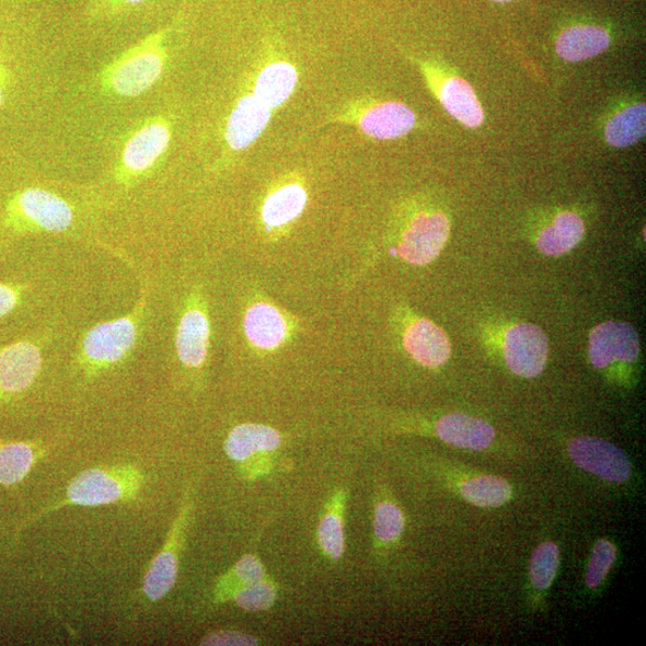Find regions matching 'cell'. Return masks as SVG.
<instances>
[{"mask_svg":"<svg viewBox=\"0 0 646 646\" xmlns=\"http://www.w3.org/2000/svg\"><path fill=\"white\" fill-rule=\"evenodd\" d=\"M407 353L424 367H441L451 355L446 333L429 320H419L407 330L404 338Z\"/></svg>","mask_w":646,"mask_h":646,"instance_id":"5bb4252c","label":"cell"},{"mask_svg":"<svg viewBox=\"0 0 646 646\" xmlns=\"http://www.w3.org/2000/svg\"><path fill=\"white\" fill-rule=\"evenodd\" d=\"M449 234L450 223L443 214H422L406 230L399 253L412 265H428L441 254Z\"/></svg>","mask_w":646,"mask_h":646,"instance_id":"30bf717a","label":"cell"},{"mask_svg":"<svg viewBox=\"0 0 646 646\" xmlns=\"http://www.w3.org/2000/svg\"><path fill=\"white\" fill-rule=\"evenodd\" d=\"M405 519L402 510L395 504L383 501L374 510L373 532L379 540L390 544L402 537Z\"/></svg>","mask_w":646,"mask_h":646,"instance_id":"f546056e","label":"cell"},{"mask_svg":"<svg viewBox=\"0 0 646 646\" xmlns=\"http://www.w3.org/2000/svg\"><path fill=\"white\" fill-rule=\"evenodd\" d=\"M422 65V64H420ZM423 72L435 90L446 111L458 122L468 127H480L484 122V112L472 86L461 79L439 80L429 65H422Z\"/></svg>","mask_w":646,"mask_h":646,"instance_id":"8fae6325","label":"cell"},{"mask_svg":"<svg viewBox=\"0 0 646 646\" xmlns=\"http://www.w3.org/2000/svg\"><path fill=\"white\" fill-rule=\"evenodd\" d=\"M73 222L71 206L42 188L24 189L14 196L0 217V244L33 232H61Z\"/></svg>","mask_w":646,"mask_h":646,"instance_id":"3957f363","label":"cell"},{"mask_svg":"<svg viewBox=\"0 0 646 646\" xmlns=\"http://www.w3.org/2000/svg\"><path fill=\"white\" fill-rule=\"evenodd\" d=\"M568 454L577 468L603 481L623 484L630 480L632 468L625 452L601 438H575L568 445Z\"/></svg>","mask_w":646,"mask_h":646,"instance_id":"52a82bcc","label":"cell"},{"mask_svg":"<svg viewBox=\"0 0 646 646\" xmlns=\"http://www.w3.org/2000/svg\"><path fill=\"white\" fill-rule=\"evenodd\" d=\"M170 129L163 124H152L138 132L124 152V163L129 172L140 173L150 168L170 145Z\"/></svg>","mask_w":646,"mask_h":646,"instance_id":"d6986e66","label":"cell"},{"mask_svg":"<svg viewBox=\"0 0 646 646\" xmlns=\"http://www.w3.org/2000/svg\"><path fill=\"white\" fill-rule=\"evenodd\" d=\"M308 201L307 189L299 183H289L275 189L266 198L262 217L268 228H281L299 218Z\"/></svg>","mask_w":646,"mask_h":646,"instance_id":"7402d4cb","label":"cell"},{"mask_svg":"<svg viewBox=\"0 0 646 646\" xmlns=\"http://www.w3.org/2000/svg\"><path fill=\"white\" fill-rule=\"evenodd\" d=\"M330 122L354 126L372 139L393 140L408 135L416 127L417 118L402 102L354 100L335 112Z\"/></svg>","mask_w":646,"mask_h":646,"instance_id":"277c9868","label":"cell"},{"mask_svg":"<svg viewBox=\"0 0 646 646\" xmlns=\"http://www.w3.org/2000/svg\"><path fill=\"white\" fill-rule=\"evenodd\" d=\"M560 567V549L554 542H544L534 552L529 563V576L534 588L549 589Z\"/></svg>","mask_w":646,"mask_h":646,"instance_id":"83f0119b","label":"cell"},{"mask_svg":"<svg viewBox=\"0 0 646 646\" xmlns=\"http://www.w3.org/2000/svg\"><path fill=\"white\" fill-rule=\"evenodd\" d=\"M645 103H637L613 116L605 126L604 137L614 148H628L638 143L645 136Z\"/></svg>","mask_w":646,"mask_h":646,"instance_id":"d4e9b609","label":"cell"},{"mask_svg":"<svg viewBox=\"0 0 646 646\" xmlns=\"http://www.w3.org/2000/svg\"><path fill=\"white\" fill-rule=\"evenodd\" d=\"M265 578V568L254 555L244 557L231 568L223 577L219 578L215 589V602L222 603L232 598L242 587L256 584Z\"/></svg>","mask_w":646,"mask_h":646,"instance_id":"4316f807","label":"cell"},{"mask_svg":"<svg viewBox=\"0 0 646 646\" xmlns=\"http://www.w3.org/2000/svg\"><path fill=\"white\" fill-rule=\"evenodd\" d=\"M148 296L149 288L145 287L131 312L100 322L82 335L73 360L85 380L119 367L134 353L147 318Z\"/></svg>","mask_w":646,"mask_h":646,"instance_id":"6da1fadb","label":"cell"},{"mask_svg":"<svg viewBox=\"0 0 646 646\" xmlns=\"http://www.w3.org/2000/svg\"><path fill=\"white\" fill-rule=\"evenodd\" d=\"M318 534L323 552L333 561L341 560L345 551L344 523L341 514L331 511L322 517Z\"/></svg>","mask_w":646,"mask_h":646,"instance_id":"4dcf8cb0","label":"cell"},{"mask_svg":"<svg viewBox=\"0 0 646 646\" xmlns=\"http://www.w3.org/2000/svg\"><path fill=\"white\" fill-rule=\"evenodd\" d=\"M200 645L206 646H221V645H257L258 642L255 637L249 635V633H243L239 631H217L210 633V635L205 636L200 643Z\"/></svg>","mask_w":646,"mask_h":646,"instance_id":"836d02e7","label":"cell"},{"mask_svg":"<svg viewBox=\"0 0 646 646\" xmlns=\"http://www.w3.org/2000/svg\"><path fill=\"white\" fill-rule=\"evenodd\" d=\"M616 557L615 546L611 541L601 539L593 546L587 570V585L589 588L599 587L609 575Z\"/></svg>","mask_w":646,"mask_h":646,"instance_id":"1f68e13d","label":"cell"},{"mask_svg":"<svg viewBox=\"0 0 646 646\" xmlns=\"http://www.w3.org/2000/svg\"><path fill=\"white\" fill-rule=\"evenodd\" d=\"M45 455L46 448L42 443L0 441V486L23 482Z\"/></svg>","mask_w":646,"mask_h":646,"instance_id":"ffe728a7","label":"cell"},{"mask_svg":"<svg viewBox=\"0 0 646 646\" xmlns=\"http://www.w3.org/2000/svg\"><path fill=\"white\" fill-rule=\"evenodd\" d=\"M231 599L244 611L263 612L275 604L277 589L263 579L240 588Z\"/></svg>","mask_w":646,"mask_h":646,"instance_id":"f1b7e54d","label":"cell"},{"mask_svg":"<svg viewBox=\"0 0 646 646\" xmlns=\"http://www.w3.org/2000/svg\"><path fill=\"white\" fill-rule=\"evenodd\" d=\"M192 506L191 493L188 491L183 507H181L170 534H168L164 546L157 557L151 561L145 576L143 592L150 602L162 600L176 585L180 568V553L184 546Z\"/></svg>","mask_w":646,"mask_h":646,"instance_id":"8992f818","label":"cell"},{"mask_svg":"<svg viewBox=\"0 0 646 646\" xmlns=\"http://www.w3.org/2000/svg\"><path fill=\"white\" fill-rule=\"evenodd\" d=\"M460 494L475 507L499 508L510 500L512 491L501 477L485 475L462 483Z\"/></svg>","mask_w":646,"mask_h":646,"instance_id":"484cf974","label":"cell"},{"mask_svg":"<svg viewBox=\"0 0 646 646\" xmlns=\"http://www.w3.org/2000/svg\"><path fill=\"white\" fill-rule=\"evenodd\" d=\"M639 354V335L627 322H604L590 333L589 358L591 365L598 369L610 367L615 361L633 364Z\"/></svg>","mask_w":646,"mask_h":646,"instance_id":"ba28073f","label":"cell"},{"mask_svg":"<svg viewBox=\"0 0 646 646\" xmlns=\"http://www.w3.org/2000/svg\"><path fill=\"white\" fill-rule=\"evenodd\" d=\"M127 2L139 3V2H143V0H127Z\"/></svg>","mask_w":646,"mask_h":646,"instance_id":"d590c367","label":"cell"},{"mask_svg":"<svg viewBox=\"0 0 646 646\" xmlns=\"http://www.w3.org/2000/svg\"><path fill=\"white\" fill-rule=\"evenodd\" d=\"M244 331L253 345L275 348L286 338L287 323L276 308L258 303L245 314Z\"/></svg>","mask_w":646,"mask_h":646,"instance_id":"603a6c76","label":"cell"},{"mask_svg":"<svg viewBox=\"0 0 646 646\" xmlns=\"http://www.w3.org/2000/svg\"><path fill=\"white\" fill-rule=\"evenodd\" d=\"M163 61L158 55L136 56L120 65L113 76L116 92L124 96H136L159 80Z\"/></svg>","mask_w":646,"mask_h":646,"instance_id":"44dd1931","label":"cell"},{"mask_svg":"<svg viewBox=\"0 0 646 646\" xmlns=\"http://www.w3.org/2000/svg\"><path fill=\"white\" fill-rule=\"evenodd\" d=\"M436 432L448 445L474 451L488 448L496 435L487 422L462 413L443 417L437 423Z\"/></svg>","mask_w":646,"mask_h":646,"instance_id":"9a60e30c","label":"cell"},{"mask_svg":"<svg viewBox=\"0 0 646 646\" xmlns=\"http://www.w3.org/2000/svg\"><path fill=\"white\" fill-rule=\"evenodd\" d=\"M299 83V72L290 61L268 62L257 73L253 95L270 109H278L289 101Z\"/></svg>","mask_w":646,"mask_h":646,"instance_id":"2e32d148","label":"cell"},{"mask_svg":"<svg viewBox=\"0 0 646 646\" xmlns=\"http://www.w3.org/2000/svg\"><path fill=\"white\" fill-rule=\"evenodd\" d=\"M585 223L573 212H565L554 219V223L541 232L537 245L541 253L561 256L576 247L585 238Z\"/></svg>","mask_w":646,"mask_h":646,"instance_id":"cb8c5ba5","label":"cell"},{"mask_svg":"<svg viewBox=\"0 0 646 646\" xmlns=\"http://www.w3.org/2000/svg\"><path fill=\"white\" fill-rule=\"evenodd\" d=\"M196 303L193 301L181 316L175 339L177 357L189 369L204 366L210 343L209 318Z\"/></svg>","mask_w":646,"mask_h":646,"instance_id":"7c38bea8","label":"cell"},{"mask_svg":"<svg viewBox=\"0 0 646 646\" xmlns=\"http://www.w3.org/2000/svg\"><path fill=\"white\" fill-rule=\"evenodd\" d=\"M3 100V94H2V89H0V103H2Z\"/></svg>","mask_w":646,"mask_h":646,"instance_id":"8d00e7d4","label":"cell"},{"mask_svg":"<svg viewBox=\"0 0 646 646\" xmlns=\"http://www.w3.org/2000/svg\"><path fill=\"white\" fill-rule=\"evenodd\" d=\"M273 116V109L253 94L240 99L230 114L226 139L235 151L249 149L265 132Z\"/></svg>","mask_w":646,"mask_h":646,"instance_id":"4fadbf2b","label":"cell"},{"mask_svg":"<svg viewBox=\"0 0 646 646\" xmlns=\"http://www.w3.org/2000/svg\"><path fill=\"white\" fill-rule=\"evenodd\" d=\"M44 361V343L33 335L0 347V406L14 404L32 391Z\"/></svg>","mask_w":646,"mask_h":646,"instance_id":"5b68a950","label":"cell"},{"mask_svg":"<svg viewBox=\"0 0 646 646\" xmlns=\"http://www.w3.org/2000/svg\"><path fill=\"white\" fill-rule=\"evenodd\" d=\"M28 287L23 282L0 281V320L8 318L23 304Z\"/></svg>","mask_w":646,"mask_h":646,"instance_id":"d6a6232c","label":"cell"},{"mask_svg":"<svg viewBox=\"0 0 646 646\" xmlns=\"http://www.w3.org/2000/svg\"><path fill=\"white\" fill-rule=\"evenodd\" d=\"M280 446V435L269 426L242 424L229 434L224 450L229 459L244 462L261 452L274 451Z\"/></svg>","mask_w":646,"mask_h":646,"instance_id":"e0dca14e","label":"cell"},{"mask_svg":"<svg viewBox=\"0 0 646 646\" xmlns=\"http://www.w3.org/2000/svg\"><path fill=\"white\" fill-rule=\"evenodd\" d=\"M494 2L508 3V2H511V0H494Z\"/></svg>","mask_w":646,"mask_h":646,"instance_id":"e575fe53","label":"cell"},{"mask_svg":"<svg viewBox=\"0 0 646 646\" xmlns=\"http://www.w3.org/2000/svg\"><path fill=\"white\" fill-rule=\"evenodd\" d=\"M609 33L593 25H577L563 32L555 44V50L566 61L578 62L597 57L609 48Z\"/></svg>","mask_w":646,"mask_h":646,"instance_id":"ac0fdd59","label":"cell"},{"mask_svg":"<svg viewBox=\"0 0 646 646\" xmlns=\"http://www.w3.org/2000/svg\"><path fill=\"white\" fill-rule=\"evenodd\" d=\"M504 353L509 369L524 379L544 371L549 358V341L544 331L531 323L511 327L506 335Z\"/></svg>","mask_w":646,"mask_h":646,"instance_id":"9c48e42d","label":"cell"},{"mask_svg":"<svg viewBox=\"0 0 646 646\" xmlns=\"http://www.w3.org/2000/svg\"><path fill=\"white\" fill-rule=\"evenodd\" d=\"M146 485V473L131 463L89 469L74 477L61 499L30 516L18 527L15 538L45 516L67 507H103L138 498Z\"/></svg>","mask_w":646,"mask_h":646,"instance_id":"7a4b0ae2","label":"cell"}]
</instances>
